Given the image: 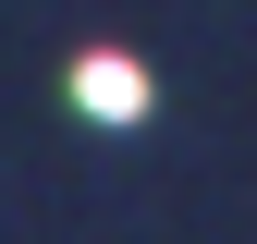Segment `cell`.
Returning a JSON list of instances; mask_svg holds the SVG:
<instances>
[{
  "label": "cell",
  "instance_id": "cell-1",
  "mask_svg": "<svg viewBox=\"0 0 257 244\" xmlns=\"http://www.w3.org/2000/svg\"><path fill=\"white\" fill-rule=\"evenodd\" d=\"M74 98H86V110H110V122H135V110H147V74H135V61H86Z\"/></svg>",
  "mask_w": 257,
  "mask_h": 244
}]
</instances>
